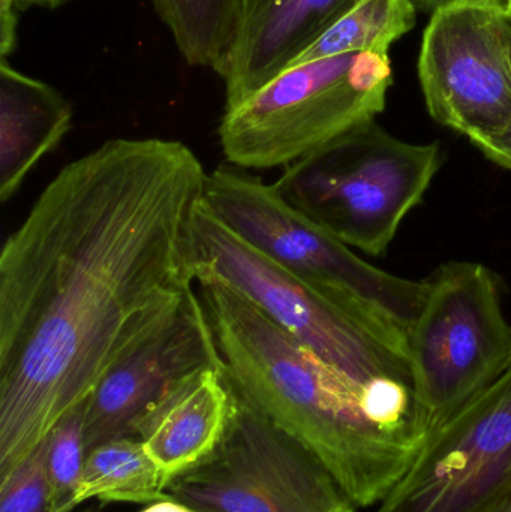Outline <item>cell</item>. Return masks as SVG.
Listing matches in <instances>:
<instances>
[{
  "mask_svg": "<svg viewBox=\"0 0 511 512\" xmlns=\"http://www.w3.org/2000/svg\"><path fill=\"white\" fill-rule=\"evenodd\" d=\"M207 173L164 138L66 164L0 254V480L197 285Z\"/></svg>",
  "mask_w": 511,
  "mask_h": 512,
  "instance_id": "6da1fadb",
  "label": "cell"
},
{
  "mask_svg": "<svg viewBox=\"0 0 511 512\" xmlns=\"http://www.w3.org/2000/svg\"><path fill=\"white\" fill-rule=\"evenodd\" d=\"M197 288L237 396L311 451L357 508L381 504L432 433L413 388L357 384L233 289Z\"/></svg>",
  "mask_w": 511,
  "mask_h": 512,
  "instance_id": "7a4b0ae2",
  "label": "cell"
},
{
  "mask_svg": "<svg viewBox=\"0 0 511 512\" xmlns=\"http://www.w3.org/2000/svg\"><path fill=\"white\" fill-rule=\"evenodd\" d=\"M197 280L242 295L324 363L360 385L413 388L408 336L309 285L225 227L203 203L195 215Z\"/></svg>",
  "mask_w": 511,
  "mask_h": 512,
  "instance_id": "3957f363",
  "label": "cell"
},
{
  "mask_svg": "<svg viewBox=\"0 0 511 512\" xmlns=\"http://www.w3.org/2000/svg\"><path fill=\"white\" fill-rule=\"evenodd\" d=\"M393 84L389 54H341L285 69L224 105L218 135L225 162L249 171L285 168L374 122Z\"/></svg>",
  "mask_w": 511,
  "mask_h": 512,
  "instance_id": "277c9868",
  "label": "cell"
},
{
  "mask_svg": "<svg viewBox=\"0 0 511 512\" xmlns=\"http://www.w3.org/2000/svg\"><path fill=\"white\" fill-rule=\"evenodd\" d=\"M443 164L438 141L399 140L377 120L282 168L285 198L351 249L386 254Z\"/></svg>",
  "mask_w": 511,
  "mask_h": 512,
  "instance_id": "5b68a950",
  "label": "cell"
},
{
  "mask_svg": "<svg viewBox=\"0 0 511 512\" xmlns=\"http://www.w3.org/2000/svg\"><path fill=\"white\" fill-rule=\"evenodd\" d=\"M204 206L231 231L294 276L408 336L425 280L375 267L245 168L222 162L207 176Z\"/></svg>",
  "mask_w": 511,
  "mask_h": 512,
  "instance_id": "8992f818",
  "label": "cell"
},
{
  "mask_svg": "<svg viewBox=\"0 0 511 512\" xmlns=\"http://www.w3.org/2000/svg\"><path fill=\"white\" fill-rule=\"evenodd\" d=\"M425 282L408 357L414 396L434 432L503 372L511 327L500 279L486 265L449 261Z\"/></svg>",
  "mask_w": 511,
  "mask_h": 512,
  "instance_id": "52a82bcc",
  "label": "cell"
},
{
  "mask_svg": "<svg viewBox=\"0 0 511 512\" xmlns=\"http://www.w3.org/2000/svg\"><path fill=\"white\" fill-rule=\"evenodd\" d=\"M167 495L197 512H357L311 451L237 394L218 447Z\"/></svg>",
  "mask_w": 511,
  "mask_h": 512,
  "instance_id": "ba28073f",
  "label": "cell"
},
{
  "mask_svg": "<svg viewBox=\"0 0 511 512\" xmlns=\"http://www.w3.org/2000/svg\"><path fill=\"white\" fill-rule=\"evenodd\" d=\"M419 80L435 122L474 146L511 120V32L504 0H450L431 14Z\"/></svg>",
  "mask_w": 511,
  "mask_h": 512,
  "instance_id": "9c48e42d",
  "label": "cell"
},
{
  "mask_svg": "<svg viewBox=\"0 0 511 512\" xmlns=\"http://www.w3.org/2000/svg\"><path fill=\"white\" fill-rule=\"evenodd\" d=\"M511 483V357L432 432L377 512H479Z\"/></svg>",
  "mask_w": 511,
  "mask_h": 512,
  "instance_id": "30bf717a",
  "label": "cell"
},
{
  "mask_svg": "<svg viewBox=\"0 0 511 512\" xmlns=\"http://www.w3.org/2000/svg\"><path fill=\"white\" fill-rule=\"evenodd\" d=\"M212 322L200 294L191 292L179 312L123 355L84 402V444L135 438L147 411L177 381L206 367H222Z\"/></svg>",
  "mask_w": 511,
  "mask_h": 512,
  "instance_id": "8fae6325",
  "label": "cell"
},
{
  "mask_svg": "<svg viewBox=\"0 0 511 512\" xmlns=\"http://www.w3.org/2000/svg\"><path fill=\"white\" fill-rule=\"evenodd\" d=\"M236 393L225 367H206L177 381L135 429L167 483L203 462L227 432Z\"/></svg>",
  "mask_w": 511,
  "mask_h": 512,
  "instance_id": "7c38bea8",
  "label": "cell"
},
{
  "mask_svg": "<svg viewBox=\"0 0 511 512\" xmlns=\"http://www.w3.org/2000/svg\"><path fill=\"white\" fill-rule=\"evenodd\" d=\"M359 0H245L242 30L222 74L225 105L288 68Z\"/></svg>",
  "mask_w": 511,
  "mask_h": 512,
  "instance_id": "4fadbf2b",
  "label": "cell"
},
{
  "mask_svg": "<svg viewBox=\"0 0 511 512\" xmlns=\"http://www.w3.org/2000/svg\"><path fill=\"white\" fill-rule=\"evenodd\" d=\"M71 102L38 78L0 59V201L20 191L44 156L72 129Z\"/></svg>",
  "mask_w": 511,
  "mask_h": 512,
  "instance_id": "5bb4252c",
  "label": "cell"
},
{
  "mask_svg": "<svg viewBox=\"0 0 511 512\" xmlns=\"http://www.w3.org/2000/svg\"><path fill=\"white\" fill-rule=\"evenodd\" d=\"M189 66L222 77L242 30L245 0H152Z\"/></svg>",
  "mask_w": 511,
  "mask_h": 512,
  "instance_id": "9a60e30c",
  "label": "cell"
},
{
  "mask_svg": "<svg viewBox=\"0 0 511 512\" xmlns=\"http://www.w3.org/2000/svg\"><path fill=\"white\" fill-rule=\"evenodd\" d=\"M167 478L140 439L120 438L89 451L77 493V505L153 504L170 498Z\"/></svg>",
  "mask_w": 511,
  "mask_h": 512,
  "instance_id": "2e32d148",
  "label": "cell"
},
{
  "mask_svg": "<svg viewBox=\"0 0 511 512\" xmlns=\"http://www.w3.org/2000/svg\"><path fill=\"white\" fill-rule=\"evenodd\" d=\"M416 17L417 9L411 0H359L288 68L362 51L389 54L390 47L416 26Z\"/></svg>",
  "mask_w": 511,
  "mask_h": 512,
  "instance_id": "e0dca14e",
  "label": "cell"
},
{
  "mask_svg": "<svg viewBox=\"0 0 511 512\" xmlns=\"http://www.w3.org/2000/svg\"><path fill=\"white\" fill-rule=\"evenodd\" d=\"M45 439L53 512H75L86 462L84 403L66 414Z\"/></svg>",
  "mask_w": 511,
  "mask_h": 512,
  "instance_id": "ac0fdd59",
  "label": "cell"
},
{
  "mask_svg": "<svg viewBox=\"0 0 511 512\" xmlns=\"http://www.w3.org/2000/svg\"><path fill=\"white\" fill-rule=\"evenodd\" d=\"M0 512H53L47 472V439L0 480Z\"/></svg>",
  "mask_w": 511,
  "mask_h": 512,
  "instance_id": "d6986e66",
  "label": "cell"
},
{
  "mask_svg": "<svg viewBox=\"0 0 511 512\" xmlns=\"http://www.w3.org/2000/svg\"><path fill=\"white\" fill-rule=\"evenodd\" d=\"M18 12L14 0H0V59H8L18 47Z\"/></svg>",
  "mask_w": 511,
  "mask_h": 512,
  "instance_id": "ffe728a7",
  "label": "cell"
},
{
  "mask_svg": "<svg viewBox=\"0 0 511 512\" xmlns=\"http://www.w3.org/2000/svg\"><path fill=\"white\" fill-rule=\"evenodd\" d=\"M509 14V12H507ZM509 26L511 32V15L509 14ZM477 149L483 153L486 159L498 167L511 173V120L507 128L498 137L477 144Z\"/></svg>",
  "mask_w": 511,
  "mask_h": 512,
  "instance_id": "44dd1931",
  "label": "cell"
},
{
  "mask_svg": "<svg viewBox=\"0 0 511 512\" xmlns=\"http://www.w3.org/2000/svg\"><path fill=\"white\" fill-rule=\"evenodd\" d=\"M479 512H511V483L507 484Z\"/></svg>",
  "mask_w": 511,
  "mask_h": 512,
  "instance_id": "7402d4cb",
  "label": "cell"
},
{
  "mask_svg": "<svg viewBox=\"0 0 511 512\" xmlns=\"http://www.w3.org/2000/svg\"><path fill=\"white\" fill-rule=\"evenodd\" d=\"M68 2H71V0H14V6L15 11L20 14V12H26L32 8L54 11V9L60 8V6H63Z\"/></svg>",
  "mask_w": 511,
  "mask_h": 512,
  "instance_id": "603a6c76",
  "label": "cell"
},
{
  "mask_svg": "<svg viewBox=\"0 0 511 512\" xmlns=\"http://www.w3.org/2000/svg\"><path fill=\"white\" fill-rule=\"evenodd\" d=\"M140 512H197L192 510L188 505L183 502L176 501V499L168 498L164 501L153 502V504L147 505L143 511Z\"/></svg>",
  "mask_w": 511,
  "mask_h": 512,
  "instance_id": "cb8c5ba5",
  "label": "cell"
},
{
  "mask_svg": "<svg viewBox=\"0 0 511 512\" xmlns=\"http://www.w3.org/2000/svg\"><path fill=\"white\" fill-rule=\"evenodd\" d=\"M447 2H450V0H411V3L416 6L417 12H429V14H432L435 9L440 8L441 5Z\"/></svg>",
  "mask_w": 511,
  "mask_h": 512,
  "instance_id": "d4e9b609",
  "label": "cell"
},
{
  "mask_svg": "<svg viewBox=\"0 0 511 512\" xmlns=\"http://www.w3.org/2000/svg\"><path fill=\"white\" fill-rule=\"evenodd\" d=\"M75 512H104V511H102V508L99 507V505L89 504V505H86V507H84L83 510L75 511Z\"/></svg>",
  "mask_w": 511,
  "mask_h": 512,
  "instance_id": "484cf974",
  "label": "cell"
},
{
  "mask_svg": "<svg viewBox=\"0 0 511 512\" xmlns=\"http://www.w3.org/2000/svg\"><path fill=\"white\" fill-rule=\"evenodd\" d=\"M507 12L511 15V0H506Z\"/></svg>",
  "mask_w": 511,
  "mask_h": 512,
  "instance_id": "4316f807",
  "label": "cell"
}]
</instances>
